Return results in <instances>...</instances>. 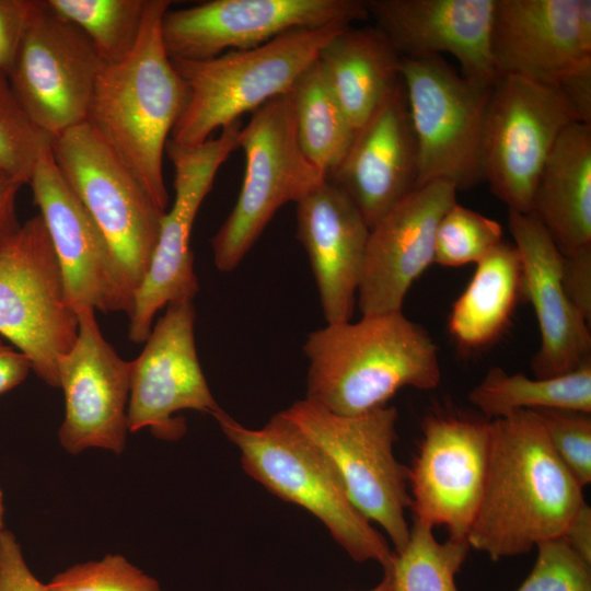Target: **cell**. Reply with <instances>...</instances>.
I'll return each instance as SVG.
<instances>
[{"label":"cell","mask_w":591,"mask_h":591,"mask_svg":"<svg viewBox=\"0 0 591 591\" xmlns=\"http://www.w3.org/2000/svg\"><path fill=\"white\" fill-rule=\"evenodd\" d=\"M490 431L484 491L467 541L499 560L561 537L586 501L533 410L493 419Z\"/></svg>","instance_id":"1"},{"label":"cell","mask_w":591,"mask_h":591,"mask_svg":"<svg viewBox=\"0 0 591 591\" xmlns=\"http://www.w3.org/2000/svg\"><path fill=\"white\" fill-rule=\"evenodd\" d=\"M169 0H147L130 54L101 70L85 123L166 212L163 154L189 100L188 88L165 50L161 22Z\"/></svg>","instance_id":"2"},{"label":"cell","mask_w":591,"mask_h":591,"mask_svg":"<svg viewBox=\"0 0 591 591\" xmlns=\"http://www.w3.org/2000/svg\"><path fill=\"white\" fill-rule=\"evenodd\" d=\"M310 366L306 399L338 415L387 405L401 389H436L441 380L438 346L403 311L327 324L303 346Z\"/></svg>","instance_id":"3"},{"label":"cell","mask_w":591,"mask_h":591,"mask_svg":"<svg viewBox=\"0 0 591 591\" xmlns=\"http://www.w3.org/2000/svg\"><path fill=\"white\" fill-rule=\"evenodd\" d=\"M213 417L239 449L246 474L317 518L355 561H375L384 572L391 569L394 551L352 505L325 457L282 412L259 429L243 426L223 409Z\"/></svg>","instance_id":"4"},{"label":"cell","mask_w":591,"mask_h":591,"mask_svg":"<svg viewBox=\"0 0 591 591\" xmlns=\"http://www.w3.org/2000/svg\"><path fill=\"white\" fill-rule=\"evenodd\" d=\"M350 24L297 28L244 50L202 60L172 59L185 81L189 100L170 139L196 147L210 135L270 100L287 94L321 49Z\"/></svg>","instance_id":"5"},{"label":"cell","mask_w":591,"mask_h":591,"mask_svg":"<svg viewBox=\"0 0 591 591\" xmlns=\"http://www.w3.org/2000/svg\"><path fill=\"white\" fill-rule=\"evenodd\" d=\"M282 413L325 457L352 505L401 551L409 536L412 499L408 467L394 453L397 409L385 405L346 416L305 398Z\"/></svg>","instance_id":"6"},{"label":"cell","mask_w":591,"mask_h":591,"mask_svg":"<svg viewBox=\"0 0 591 591\" xmlns=\"http://www.w3.org/2000/svg\"><path fill=\"white\" fill-rule=\"evenodd\" d=\"M237 147L245 155L241 192L210 240L215 265L225 273L237 267L278 209L299 202L326 181L301 150L289 93L252 113Z\"/></svg>","instance_id":"7"},{"label":"cell","mask_w":591,"mask_h":591,"mask_svg":"<svg viewBox=\"0 0 591 591\" xmlns=\"http://www.w3.org/2000/svg\"><path fill=\"white\" fill-rule=\"evenodd\" d=\"M59 263L42 217L21 224L0 248V335L24 354L32 371L59 387L58 359L77 339Z\"/></svg>","instance_id":"8"},{"label":"cell","mask_w":591,"mask_h":591,"mask_svg":"<svg viewBox=\"0 0 591 591\" xmlns=\"http://www.w3.org/2000/svg\"><path fill=\"white\" fill-rule=\"evenodd\" d=\"M417 143L416 187L448 181L468 189L484 181L482 139L491 88L476 85L441 56L401 57Z\"/></svg>","instance_id":"9"},{"label":"cell","mask_w":591,"mask_h":591,"mask_svg":"<svg viewBox=\"0 0 591 591\" xmlns=\"http://www.w3.org/2000/svg\"><path fill=\"white\" fill-rule=\"evenodd\" d=\"M51 154L135 293L148 270L164 213L88 123L56 137Z\"/></svg>","instance_id":"10"},{"label":"cell","mask_w":591,"mask_h":591,"mask_svg":"<svg viewBox=\"0 0 591 591\" xmlns=\"http://www.w3.org/2000/svg\"><path fill=\"white\" fill-rule=\"evenodd\" d=\"M576 121L554 84L517 76L497 79L484 121L482 170L508 209L531 212L540 172L560 134Z\"/></svg>","instance_id":"11"},{"label":"cell","mask_w":591,"mask_h":591,"mask_svg":"<svg viewBox=\"0 0 591 591\" xmlns=\"http://www.w3.org/2000/svg\"><path fill=\"white\" fill-rule=\"evenodd\" d=\"M242 124L236 121L196 147L169 139L165 153L174 167V202L161 220L160 233L148 270L135 292L128 338L144 343L159 310L171 303L193 301L199 290L194 270L190 233L201 202L219 167L237 148Z\"/></svg>","instance_id":"12"},{"label":"cell","mask_w":591,"mask_h":591,"mask_svg":"<svg viewBox=\"0 0 591 591\" xmlns=\"http://www.w3.org/2000/svg\"><path fill=\"white\" fill-rule=\"evenodd\" d=\"M106 63L89 37L46 1L34 0L10 85L26 113L54 138L85 121Z\"/></svg>","instance_id":"13"},{"label":"cell","mask_w":591,"mask_h":591,"mask_svg":"<svg viewBox=\"0 0 591 591\" xmlns=\"http://www.w3.org/2000/svg\"><path fill=\"white\" fill-rule=\"evenodd\" d=\"M367 18L364 0H212L169 9L161 35L171 59L202 60L260 46L292 30Z\"/></svg>","instance_id":"14"},{"label":"cell","mask_w":591,"mask_h":591,"mask_svg":"<svg viewBox=\"0 0 591 591\" xmlns=\"http://www.w3.org/2000/svg\"><path fill=\"white\" fill-rule=\"evenodd\" d=\"M490 420L433 413L421 421V439L408 467L413 519L443 526L467 540L484 491Z\"/></svg>","instance_id":"15"},{"label":"cell","mask_w":591,"mask_h":591,"mask_svg":"<svg viewBox=\"0 0 591 591\" xmlns=\"http://www.w3.org/2000/svg\"><path fill=\"white\" fill-rule=\"evenodd\" d=\"M193 301L171 303L131 361L128 430L149 428L163 440L186 431L181 410L221 412L201 370L195 344Z\"/></svg>","instance_id":"16"},{"label":"cell","mask_w":591,"mask_h":591,"mask_svg":"<svg viewBox=\"0 0 591 591\" xmlns=\"http://www.w3.org/2000/svg\"><path fill=\"white\" fill-rule=\"evenodd\" d=\"M78 336L57 363L65 396L58 437L70 454L97 448L120 454L128 430L131 361L103 336L92 308L77 310Z\"/></svg>","instance_id":"17"},{"label":"cell","mask_w":591,"mask_h":591,"mask_svg":"<svg viewBox=\"0 0 591 591\" xmlns=\"http://www.w3.org/2000/svg\"><path fill=\"white\" fill-rule=\"evenodd\" d=\"M60 266L68 304L130 314L134 291L105 237L61 176L51 149L28 183Z\"/></svg>","instance_id":"18"},{"label":"cell","mask_w":591,"mask_h":591,"mask_svg":"<svg viewBox=\"0 0 591 591\" xmlns=\"http://www.w3.org/2000/svg\"><path fill=\"white\" fill-rule=\"evenodd\" d=\"M456 192L448 181L415 187L370 229L357 292L362 315L402 311L409 288L434 260L437 228Z\"/></svg>","instance_id":"19"},{"label":"cell","mask_w":591,"mask_h":591,"mask_svg":"<svg viewBox=\"0 0 591 591\" xmlns=\"http://www.w3.org/2000/svg\"><path fill=\"white\" fill-rule=\"evenodd\" d=\"M496 0H366L368 15L401 57L450 54L461 74L491 88L499 78L491 56Z\"/></svg>","instance_id":"20"},{"label":"cell","mask_w":591,"mask_h":591,"mask_svg":"<svg viewBox=\"0 0 591 591\" xmlns=\"http://www.w3.org/2000/svg\"><path fill=\"white\" fill-rule=\"evenodd\" d=\"M491 56L498 77L552 83L591 59V1L496 0Z\"/></svg>","instance_id":"21"},{"label":"cell","mask_w":591,"mask_h":591,"mask_svg":"<svg viewBox=\"0 0 591 591\" xmlns=\"http://www.w3.org/2000/svg\"><path fill=\"white\" fill-rule=\"evenodd\" d=\"M523 270L524 297L537 318L541 344L531 360L535 378L571 372L591 360L590 321L563 285V254L534 213L508 209Z\"/></svg>","instance_id":"22"},{"label":"cell","mask_w":591,"mask_h":591,"mask_svg":"<svg viewBox=\"0 0 591 591\" xmlns=\"http://www.w3.org/2000/svg\"><path fill=\"white\" fill-rule=\"evenodd\" d=\"M418 153L402 80L359 128L327 181L356 206L371 229L417 183Z\"/></svg>","instance_id":"23"},{"label":"cell","mask_w":591,"mask_h":591,"mask_svg":"<svg viewBox=\"0 0 591 591\" xmlns=\"http://www.w3.org/2000/svg\"><path fill=\"white\" fill-rule=\"evenodd\" d=\"M297 237L316 281L327 324L351 321L370 229L351 200L327 179L297 202Z\"/></svg>","instance_id":"24"},{"label":"cell","mask_w":591,"mask_h":591,"mask_svg":"<svg viewBox=\"0 0 591 591\" xmlns=\"http://www.w3.org/2000/svg\"><path fill=\"white\" fill-rule=\"evenodd\" d=\"M532 213L564 255L591 248V124L560 134L534 188Z\"/></svg>","instance_id":"25"},{"label":"cell","mask_w":591,"mask_h":591,"mask_svg":"<svg viewBox=\"0 0 591 591\" xmlns=\"http://www.w3.org/2000/svg\"><path fill=\"white\" fill-rule=\"evenodd\" d=\"M317 61L356 131L401 81V56L376 27L343 30L321 49Z\"/></svg>","instance_id":"26"},{"label":"cell","mask_w":591,"mask_h":591,"mask_svg":"<svg viewBox=\"0 0 591 591\" xmlns=\"http://www.w3.org/2000/svg\"><path fill=\"white\" fill-rule=\"evenodd\" d=\"M465 290L454 301L449 332L466 349H477L496 340L508 326L511 314L524 297L523 270L514 245L503 241L476 264Z\"/></svg>","instance_id":"27"},{"label":"cell","mask_w":591,"mask_h":591,"mask_svg":"<svg viewBox=\"0 0 591 591\" xmlns=\"http://www.w3.org/2000/svg\"><path fill=\"white\" fill-rule=\"evenodd\" d=\"M468 401L489 420L546 408L591 413V360L551 378H530L494 367L470 392Z\"/></svg>","instance_id":"28"},{"label":"cell","mask_w":591,"mask_h":591,"mask_svg":"<svg viewBox=\"0 0 591 591\" xmlns=\"http://www.w3.org/2000/svg\"><path fill=\"white\" fill-rule=\"evenodd\" d=\"M288 93L301 150L327 179L347 154L356 130L317 58L299 76Z\"/></svg>","instance_id":"29"},{"label":"cell","mask_w":591,"mask_h":591,"mask_svg":"<svg viewBox=\"0 0 591 591\" xmlns=\"http://www.w3.org/2000/svg\"><path fill=\"white\" fill-rule=\"evenodd\" d=\"M471 546L467 540H436L433 528L413 519L405 546L394 552L392 591H457L455 577Z\"/></svg>","instance_id":"30"},{"label":"cell","mask_w":591,"mask_h":591,"mask_svg":"<svg viewBox=\"0 0 591 591\" xmlns=\"http://www.w3.org/2000/svg\"><path fill=\"white\" fill-rule=\"evenodd\" d=\"M92 42L105 63L126 58L140 33L147 0H47Z\"/></svg>","instance_id":"31"},{"label":"cell","mask_w":591,"mask_h":591,"mask_svg":"<svg viewBox=\"0 0 591 591\" xmlns=\"http://www.w3.org/2000/svg\"><path fill=\"white\" fill-rule=\"evenodd\" d=\"M54 139L31 118L0 72V171L28 184Z\"/></svg>","instance_id":"32"},{"label":"cell","mask_w":591,"mask_h":591,"mask_svg":"<svg viewBox=\"0 0 591 591\" xmlns=\"http://www.w3.org/2000/svg\"><path fill=\"white\" fill-rule=\"evenodd\" d=\"M501 242L499 222L456 201L438 224L433 263L445 267L476 264Z\"/></svg>","instance_id":"33"},{"label":"cell","mask_w":591,"mask_h":591,"mask_svg":"<svg viewBox=\"0 0 591 591\" xmlns=\"http://www.w3.org/2000/svg\"><path fill=\"white\" fill-rule=\"evenodd\" d=\"M49 591H161L159 582L124 556L77 564L56 575Z\"/></svg>","instance_id":"34"},{"label":"cell","mask_w":591,"mask_h":591,"mask_svg":"<svg viewBox=\"0 0 591 591\" xmlns=\"http://www.w3.org/2000/svg\"><path fill=\"white\" fill-rule=\"evenodd\" d=\"M564 465L581 487L591 483V413L546 408L533 410Z\"/></svg>","instance_id":"35"},{"label":"cell","mask_w":591,"mask_h":591,"mask_svg":"<svg viewBox=\"0 0 591 591\" xmlns=\"http://www.w3.org/2000/svg\"><path fill=\"white\" fill-rule=\"evenodd\" d=\"M535 564L515 591H591V565L563 537L536 546Z\"/></svg>","instance_id":"36"},{"label":"cell","mask_w":591,"mask_h":591,"mask_svg":"<svg viewBox=\"0 0 591 591\" xmlns=\"http://www.w3.org/2000/svg\"><path fill=\"white\" fill-rule=\"evenodd\" d=\"M0 591H49L31 571L14 534L0 535Z\"/></svg>","instance_id":"37"},{"label":"cell","mask_w":591,"mask_h":591,"mask_svg":"<svg viewBox=\"0 0 591 591\" xmlns=\"http://www.w3.org/2000/svg\"><path fill=\"white\" fill-rule=\"evenodd\" d=\"M34 0H0V72H10L27 25Z\"/></svg>","instance_id":"38"},{"label":"cell","mask_w":591,"mask_h":591,"mask_svg":"<svg viewBox=\"0 0 591 591\" xmlns=\"http://www.w3.org/2000/svg\"><path fill=\"white\" fill-rule=\"evenodd\" d=\"M563 285L570 301L591 321V248L563 255Z\"/></svg>","instance_id":"39"},{"label":"cell","mask_w":591,"mask_h":591,"mask_svg":"<svg viewBox=\"0 0 591 591\" xmlns=\"http://www.w3.org/2000/svg\"><path fill=\"white\" fill-rule=\"evenodd\" d=\"M552 84L570 104L579 121L591 124V59L565 71Z\"/></svg>","instance_id":"40"},{"label":"cell","mask_w":591,"mask_h":591,"mask_svg":"<svg viewBox=\"0 0 591 591\" xmlns=\"http://www.w3.org/2000/svg\"><path fill=\"white\" fill-rule=\"evenodd\" d=\"M22 183L0 171V248L19 231L16 198Z\"/></svg>","instance_id":"41"},{"label":"cell","mask_w":591,"mask_h":591,"mask_svg":"<svg viewBox=\"0 0 591 591\" xmlns=\"http://www.w3.org/2000/svg\"><path fill=\"white\" fill-rule=\"evenodd\" d=\"M30 371L28 358L0 340V395L21 384Z\"/></svg>","instance_id":"42"},{"label":"cell","mask_w":591,"mask_h":591,"mask_svg":"<svg viewBox=\"0 0 591 591\" xmlns=\"http://www.w3.org/2000/svg\"><path fill=\"white\" fill-rule=\"evenodd\" d=\"M561 537L577 555L591 565V508L587 502L573 515Z\"/></svg>","instance_id":"43"},{"label":"cell","mask_w":591,"mask_h":591,"mask_svg":"<svg viewBox=\"0 0 591 591\" xmlns=\"http://www.w3.org/2000/svg\"><path fill=\"white\" fill-rule=\"evenodd\" d=\"M367 591H392V581L387 572H384L382 580L373 588Z\"/></svg>","instance_id":"44"},{"label":"cell","mask_w":591,"mask_h":591,"mask_svg":"<svg viewBox=\"0 0 591 591\" xmlns=\"http://www.w3.org/2000/svg\"><path fill=\"white\" fill-rule=\"evenodd\" d=\"M3 514H4L3 496L0 489V535L4 531Z\"/></svg>","instance_id":"45"}]
</instances>
